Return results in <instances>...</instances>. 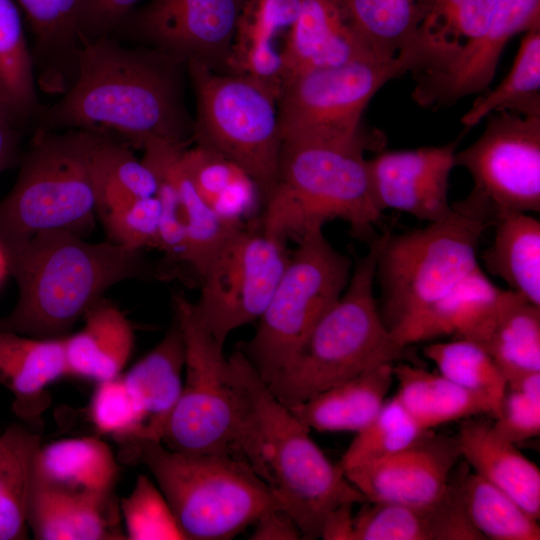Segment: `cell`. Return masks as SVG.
Wrapping results in <instances>:
<instances>
[{"label": "cell", "instance_id": "7c38bea8", "mask_svg": "<svg viewBox=\"0 0 540 540\" xmlns=\"http://www.w3.org/2000/svg\"><path fill=\"white\" fill-rule=\"evenodd\" d=\"M407 72L400 58L365 59L290 75L277 100L282 144L365 143L363 112L389 80Z\"/></svg>", "mask_w": 540, "mask_h": 540}, {"label": "cell", "instance_id": "7bdbcfd3", "mask_svg": "<svg viewBox=\"0 0 540 540\" xmlns=\"http://www.w3.org/2000/svg\"><path fill=\"white\" fill-rule=\"evenodd\" d=\"M89 412L100 433L110 435L122 444L144 438V413L122 375L97 384Z\"/></svg>", "mask_w": 540, "mask_h": 540}, {"label": "cell", "instance_id": "4fadbf2b", "mask_svg": "<svg viewBox=\"0 0 540 540\" xmlns=\"http://www.w3.org/2000/svg\"><path fill=\"white\" fill-rule=\"evenodd\" d=\"M286 243L260 221L229 233L198 276L195 311L221 345L231 332L260 318L288 263Z\"/></svg>", "mask_w": 540, "mask_h": 540}, {"label": "cell", "instance_id": "6da1fadb", "mask_svg": "<svg viewBox=\"0 0 540 540\" xmlns=\"http://www.w3.org/2000/svg\"><path fill=\"white\" fill-rule=\"evenodd\" d=\"M187 65L153 47L113 36L85 41L62 98L40 109L39 126L112 135L133 148L155 140L188 146L193 117L185 102Z\"/></svg>", "mask_w": 540, "mask_h": 540}, {"label": "cell", "instance_id": "e575fe53", "mask_svg": "<svg viewBox=\"0 0 540 540\" xmlns=\"http://www.w3.org/2000/svg\"><path fill=\"white\" fill-rule=\"evenodd\" d=\"M0 444V540L28 538V505L34 460L41 445L36 432L11 424Z\"/></svg>", "mask_w": 540, "mask_h": 540}, {"label": "cell", "instance_id": "2e32d148", "mask_svg": "<svg viewBox=\"0 0 540 540\" xmlns=\"http://www.w3.org/2000/svg\"><path fill=\"white\" fill-rule=\"evenodd\" d=\"M540 28V0H500L483 35L441 64L414 73L413 97L425 107L448 105L482 92L492 81L501 53L516 34Z\"/></svg>", "mask_w": 540, "mask_h": 540}, {"label": "cell", "instance_id": "d590c367", "mask_svg": "<svg viewBox=\"0 0 540 540\" xmlns=\"http://www.w3.org/2000/svg\"><path fill=\"white\" fill-rule=\"evenodd\" d=\"M35 62L15 0H0V104L21 124L37 117Z\"/></svg>", "mask_w": 540, "mask_h": 540}, {"label": "cell", "instance_id": "4316f807", "mask_svg": "<svg viewBox=\"0 0 540 540\" xmlns=\"http://www.w3.org/2000/svg\"><path fill=\"white\" fill-rule=\"evenodd\" d=\"M33 474L57 490L110 497L118 476V464L110 447L99 438H68L40 445Z\"/></svg>", "mask_w": 540, "mask_h": 540}, {"label": "cell", "instance_id": "8fae6325", "mask_svg": "<svg viewBox=\"0 0 540 540\" xmlns=\"http://www.w3.org/2000/svg\"><path fill=\"white\" fill-rule=\"evenodd\" d=\"M296 243L255 334L239 348L265 384L340 298L353 269V262L333 247L323 228L308 231Z\"/></svg>", "mask_w": 540, "mask_h": 540}, {"label": "cell", "instance_id": "603a6c76", "mask_svg": "<svg viewBox=\"0 0 540 540\" xmlns=\"http://www.w3.org/2000/svg\"><path fill=\"white\" fill-rule=\"evenodd\" d=\"M63 376V337L40 339L0 330V384L12 393L18 418L35 422L50 403L47 386Z\"/></svg>", "mask_w": 540, "mask_h": 540}, {"label": "cell", "instance_id": "7dc6e473", "mask_svg": "<svg viewBox=\"0 0 540 540\" xmlns=\"http://www.w3.org/2000/svg\"><path fill=\"white\" fill-rule=\"evenodd\" d=\"M130 148L120 139L104 134L98 149L100 175L120 184L137 198L155 196L156 174L143 160H138Z\"/></svg>", "mask_w": 540, "mask_h": 540}, {"label": "cell", "instance_id": "bcb514c9", "mask_svg": "<svg viewBox=\"0 0 540 540\" xmlns=\"http://www.w3.org/2000/svg\"><path fill=\"white\" fill-rule=\"evenodd\" d=\"M161 206L155 196L137 198L101 218L108 241L142 251L159 248Z\"/></svg>", "mask_w": 540, "mask_h": 540}, {"label": "cell", "instance_id": "f907efd6", "mask_svg": "<svg viewBox=\"0 0 540 540\" xmlns=\"http://www.w3.org/2000/svg\"><path fill=\"white\" fill-rule=\"evenodd\" d=\"M255 529L249 539L253 540H298L301 531L291 515L281 507L268 510L254 523Z\"/></svg>", "mask_w": 540, "mask_h": 540}, {"label": "cell", "instance_id": "816d5d0a", "mask_svg": "<svg viewBox=\"0 0 540 540\" xmlns=\"http://www.w3.org/2000/svg\"><path fill=\"white\" fill-rule=\"evenodd\" d=\"M20 143L18 124L0 104V173L15 163Z\"/></svg>", "mask_w": 540, "mask_h": 540}, {"label": "cell", "instance_id": "3957f363", "mask_svg": "<svg viewBox=\"0 0 540 540\" xmlns=\"http://www.w3.org/2000/svg\"><path fill=\"white\" fill-rule=\"evenodd\" d=\"M386 231L353 264L346 289L319 318L286 365L267 383L287 408L376 366L407 357L385 325L374 294Z\"/></svg>", "mask_w": 540, "mask_h": 540}, {"label": "cell", "instance_id": "ac0fdd59", "mask_svg": "<svg viewBox=\"0 0 540 540\" xmlns=\"http://www.w3.org/2000/svg\"><path fill=\"white\" fill-rule=\"evenodd\" d=\"M458 140L442 146L384 151L367 160L379 209L396 210L427 223L452 210L449 179Z\"/></svg>", "mask_w": 540, "mask_h": 540}, {"label": "cell", "instance_id": "ab89813d", "mask_svg": "<svg viewBox=\"0 0 540 540\" xmlns=\"http://www.w3.org/2000/svg\"><path fill=\"white\" fill-rule=\"evenodd\" d=\"M423 353L435 364L439 374L484 398L493 408V418L498 416L507 380L481 345L468 339L453 338L429 344Z\"/></svg>", "mask_w": 540, "mask_h": 540}, {"label": "cell", "instance_id": "52a82bcc", "mask_svg": "<svg viewBox=\"0 0 540 540\" xmlns=\"http://www.w3.org/2000/svg\"><path fill=\"white\" fill-rule=\"evenodd\" d=\"M249 401L260 447L262 474L301 531L321 538L329 516L364 495L316 445L305 427L268 389L240 349L228 358Z\"/></svg>", "mask_w": 540, "mask_h": 540}, {"label": "cell", "instance_id": "d6986e66", "mask_svg": "<svg viewBox=\"0 0 540 540\" xmlns=\"http://www.w3.org/2000/svg\"><path fill=\"white\" fill-rule=\"evenodd\" d=\"M510 293L478 266L435 302L392 328L391 335L403 348L443 336L476 342Z\"/></svg>", "mask_w": 540, "mask_h": 540}, {"label": "cell", "instance_id": "f5cc1de1", "mask_svg": "<svg viewBox=\"0 0 540 540\" xmlns=\"http://www.w3.org/2000/svg\"><path fill=\"white\" fill-rule=\"evenodd\" d=\"M464 1L465 0H433L432 8L422 23L416 40L436 34Z\"/></svg>", "mask_w": 540, "mask_h": 540}, {"label": "cell", "instance_id": "db71d44e", "mask_svg": "<svg viewBox=\"0 0 540 540\" xmlns=\"http://www.w3.org/2000/svg\"><path fill=\"white\" fill-rule=\"evenodd\" d=\"M353 504H346L334 511L326 520L321 538L325 540H352Z\"/></svg>", "mask_w": 540, "mask_h": 540}, {"label": "cell", "instance_id": "7a4b0ae2", "mask_svg": "<svg viewBox=\"0 0 540 540\" xmlns=\"http://www.w3.org/2000/svg\"><path fill=\"white\" fill-rule=\"evenodd\" d=\"M0 250L18 287L17 302L0 318V330L33 338L69 335L87 308L120 282L167 278L140 250L108 240L89 242L67 230L42 231Z\"/></svg>", "mask_w": 540, "mask_h": 540}, {"label": "cell", "instance_id": "4dcf8cb0", "mask_svg": "<svg viewBox=\"0 0 540 540\" xmlns=\"http://www.w3.org/2000/svg\"><path fill=\"white\" fill-rule=\"evenodd\" d=\"M393 371L398 382L395 396L426 431L482 414L494 416L488 401L439 373L409 363L393 366Z\"/></svg>", "mask_w": 540, "mask_h": 540}, {"label": "cell", "instance_id": "5b68a950", "mask_svg": "<svg viewBox=\"0 0 540 540\" xmlns=\"http://www.w3.org/2000/svg\"><path fill=\"white\" fill-rule=\"evenodd\" d=\"M172 305L185 345V373L161 442L178 452L230 456L261 474L251 407L223 346L183 293L173 294Z\"/></svg>", "mask_w": 540, "mask_h": 540}, {"label": "cell", "instance_id": "cb8c5ba5", "mask_svg": "<svg viewBox=\"0 0 540 540\" xmlns=\"http://www.w3.org/2000/svg\"><path fill=\"white\" fill-rule=\"evenodd\" d=\"M82 318L84 327L63 337L66 376L97 383L120 376L133 350L131 323L104 296L93 302Z\"/></svg>", "mask_w": 540, "mask_h": 540}, {"label": "cell", "instance_id": "c3c4849f", "mask_svg": "<svg viewBox=\"0 0 540 540\" xmlns=\"http://www.w3.org/2000/svg\"><path fill=\"white\" fill-rule=\"evenodd\" d=\"M155 174L158 179L156 197L161 206L158 249L165 254L164 261L167 263H184L187 235L180 197L175 184L168 177Z\"/></svg>", "mask_w": 540, "mask_h": 540}, {"label": "cell", "instance_id": "f35d334b", "mask_svg": "<svg viewBox=\"0 0 540 540\" xmlns=\"http://www.w3.org/2000/svg\"><path fill=\"white\" fill-rule=\"evenodd\" d=\"M462 494L467 514L484 539H540L538 520L470 467L463 480Z\"/></svg>", "mask_w": 540, "mask_h": 540}, {"label": "cell", "instance_id": "ffe728a7", "mask_svg": "<svg viewBox=\"0 0 540 540\" xmlns=\"http://www.w3.org/2000/svg\"><path fill=\"white\" fill-rule=\"evenodd\" d=\"M284 43L281 53L286 78L311 69L377 59L343 0H302L298 19Z\"/></svg>", "mask_w": 540, "mask_h": 540}, {"label": "cell", "instance_id": "277c9868", "mask_svg": "<svg viewBox=\"0 0 540 540\" xmlns=\"http://www.w3.org/2000/svg\"><path fill=\"white\" fill-rule=\"evenodd\" d=\"M365 143L282 144L277 182L263 202L262 228L298 241L328 221L346 222L352 235L371 243L383 212L372 190Z\"/></svg>", "mask_w": 540, "mask_h": 540}, {"label": "cell", "instance_id": "ee69618b", "mask_svg": "<svg viewBox=\"0 0 540 540\" xmlns=\"http://www.w3.org/2000/svg\"><path fill=\"white\" fill-rule=\"evenodd\" d=\"M491 426L498 436L516 445L540 434V372L507 381Z\"/></svg>", "mask_w": 540, "mask_h": 540}, {"label": "cell", "instance_id": "8d00e7d4", "mask_svg": "<svg viewBox=\"0 0 540 540\" xmlns=\"http://www.w3.org/2000/svg\"><path fill=\"white\" fill-rule=\"evenodd\" d=\"M502 111L540 117V28L525 32L508 74L473 102L461 122L473 127L489 114Z\"/></svg>", "mask_w": 540, "mask_h": 540}, {"label": "cell", "instance_id": "60d3db41", "mask_svg": "<svg viewBox=\"0 0 540 540\" xmlns=\"http://www.w3.org/2000/svg\"><path fill=\"white\" fill-rule=\"evenodd\" d=\"M427 432L394 396L385 401L365 428L357 432L338 464L345 471L386 458L410 446Z\"/></svg>", "mask_w": 540, "mask_h": 540}, {"label": "cell", "instance_id": "8992f818", "mask_svg": "<svg viewBox=\"0 0 540 540\" xmlns=\"http://www.w3.org/2000/svg\"><path fill=\"white\" fill-rule=\"evenodd\" d=\"M105 133L38 127L24 153L18 178L0 200V249L46 230L82 237L95 227L98 148Z\"/></svg>", "mask_w": 540, "mask_h": 540}, {"label": "cell", "instance_id": "f1b7e54d", "mask_svg": "<svg viewBox=\"0 0 540 540\" xmlns=\"http://www.w3.org/2000/svg\"><path fill=\"white\" fill-rule=\"evenodd\" d=\"M185 148L183 145L155 140L144 146L142 160L155 173L168 177L177 188L187 235L183 264L193 270L198 278L229 233L239 226L223 223L200 198L180 162Z\"/></svg>", "mask_w": 540, "mask_h": 540}, {"label": "cell", "instance_id": "484cf974", "mask_svg": "<svg viewBox=\"0 0 540 540\" xmlns=\"http://www.w3.org/2000/svg\"><path fill=\"white\" fill-rule=\"evenodd\" d=\"M185 345L175 318L162 340L122 378L145 416L142 439L161 441L183 386Z\"/></svg>", "mask_w": 540, "mask_h": 540}, {"label": "cell", "instance_id": "83f0119b", "mask_svg": "<svg viewBox=\"0 0 540 540\" xmlns=\"http://www.w3.org/2000/svg\"><path fill=\"white\" fill-rule=\"evenodd\" d=\"M25 13L38 59L42 88L65 91L82 46L79 14L83 0H15Z\"/></svg>", "mask_w": 540, "mask_h": 540}, {"label": "cell", "instance_id": "44dd1931", "mask_svg": "<svg viewBox=\"0 0 540 540\" xmlns=\"http://www.w3.org/2000/svg\"><path fill=\"white\" fill-rule=\"evenodd\" d=\"M119 521V504L113 496L94 497L57 490L33 474L27 522L34 539H126Z\"/></svg>", "mask_w": 540, "mask_h": 540}, {"label": "cell", "instance_id": "74e56055", "mask_svg": "<svg viewBox=\"0 0 540 540\" xmlns=\"http://www.w3.org/2000/svg\"><path fill=\"white\" fill-rule=\"evenodd\" d=\"M352 540H449L447 511L440 499L428 506L369 502L354 516Z\"/></svg>", "mask_w": 540, "mask_h": 540}, {"label": "cell", "instance_id": "f6af8a7d", "mask_svg": "<svg viewBox=\"0 0 540 540\" xmlns=\"http://www.w3.org/2000/svg\"><path fill=\"white\" fill-rule=\"evenodd\" d=\"M301 6L302 0H246L232 52L252 45L276 46L298 19Z\"/></svg>", "mask_w": 540, "mask_h": 540}, {"label": "cell", "instance_id": "ba28073f", "mask_svg": "<svg viewBox=\"0 0 540 540\" xmlns=\"http://www.w3.org/2000/svg\"><path fill=\"white\" fill-rule=\"evenodd\" d=\"M124 445L155 478L186 540L231 539L281 507L267 483L241 460L178 452L151 439Z\"/></svg>", "mask_w": 540, "mask_h": 540}, {"label": "cell", "instance_id": "b9f144b4", "mask_svg": "<svg viewBox=\"0 0 540 540\" xmlns=\"http://www.w3.org/2000/svg\"><path fill=\"white\" fill-rule=\"evenodd\" d=\"M119 510L126 539L186 540L164 494L146 475L137 477Z\"/></svg>", "mask_w": 540, "mask_h": 540}, {"label": "cell", "instance_id": "681fc988", "mask_svg": "<svg viewBox=\"0 0 540 540\" xmlns=\"http://www.w3.org/2000/svg\"><path fill=\"white\" fill-rule=\"evenodd\" d=\"M138 0H83L79 14L82 43L112 36Z\"/></svg>", "mask_w": 540, "mask_h": 540}, {"label": "cell", "instance_id": "7402d4cb", "mask_svg": "<svg viewBox=\"0 0 540 540\" xmlns=\"http://www.w3.org/2000/svg\"><path fill=\"white\" fill-rule=\"evenodd\" d=\"M461 457L471 470L514 499L529 515L540 517V470L516 444L498 436L491 423L470 417L456 434Z\"/></svg>", "mask_w": 540, "mask_h": 540}, {"label": "cell", "instance_id": "e0dca14e", "mask_svg": "<svg viewBox=\"0 0 540 540\" xmlns=\"http://www.w3.org/2000/svg\"><path fill=\"white\" fill-rule=\"evenodd\" d=\"M460 458L457 436L428 431L405 449L344 473L367 502L428 506L443 495Z\"/></svg>", "mask_w": 540, "mask_h": 540}, {"label": "cell", "instance_id": "9a60e30c", "mask_svg": "<svg viewBox=\"0 0 540 540\" xmlns=\"http://www.w3.org/2000/svg\"><path fill=\"white\" fill-rule=\"evenodd\" d=\"M245 1L151 0L133 9L116 32L186 65L197 63L231 73L232 47Z\"/></svg>", "mask_w": 540, "mask_h": 540}, {"label": "cell", "instance_id": "f546056e", "mask_svg": "<svg viewBox=\"0 0 540 540\" xmlns=\"http://www.w3.org/2000/svg\"><path fill=\"white\" fill-rule=\"evenodd\" d=\"M493 226V240L482 254L486 269L540 306V221L531 213H509Z\"/></svg>", "mask_w": 540, "mask_h": 540}, {"label": "cell", "instance_id": "1f68e13d", "mask_svg": "<svg viewBox=\"0 0 540 540\" xmlns=\"http://www.w3.org/2000/svg\"><path fill=\"white\" fill-rule=\"evenodd\" d=\"M180 162L200 198L229 226L244 224L262 199L244 170L212 150L199 145L185 148Z\"/></svg>", "mask_w": 540, "mask_h": 540}, {"label": "cell", "instance_id": "5bb4252c", "mask_svg": "<svg viewBox=\"0 0 540 540\" xmlns=\"http://www.w3.org/2000/svg\"><path fill=\"white\" fill-rule=\"evenodd\" d=\"M473 188L460 202L492 225L509 213L540 212V117L502 111L489 114L483 133L456 151Z\"/></svg>", "mask_w": 540, "mask_h": 540}, {"label": "cell", "instance_id": "9c48e42d", "mask_svg": "<svg viewBox=\"0 0 540 540\" xmlns=\"http://www.w3.org/2000/svg\"><path fill=\"white\" fill-rule=\"evenodd\" d=\"M492 224L459 201L444 218L401 234L386 232L375 280L389 330L447 293L479 266L478 247Z\"/></svg>", "mask_w": 540, "mask_h": 540}, {"label": "cell", "instance_id": "836d02e7", "mask_svg": "<svg viewBox=\"0 0 540 540\" xmlns=\"http://www.w3.org/2000/svg\"><path fill=\"white\" fill-rule=\"evenodd\" d=\"M353 23L379 60L404 57L433 0H343Z\"/></svg>", "mask_w": 540, "mask_h": 540}, {"label": "cell", "instance_id": "11a10c76", "mask_svg": "<svg viewBox=\"0 0 540 540\" xmlns=\"http://www.w3.org/2000/svg\"><path fill=\"white\" fill-rule=\"evenodd\" d=\"M1 441H2V437H1V434H0V444H1Z\"/></svg>", "mask_w": 540, "mask_h": 540}, {"label": "cell", "instance_id": "d4e9b609", "mask_svg": "<svg viewBox=\"0 0 540 540\" xmlns=\"http://www.w3.org/2000/svg\"><path fill=\"white\" fill-rule=\"evenodd\" d=\"M393 380V363H385L288 409L309 430L357 433L380 411Z\"/></svg>", "mask_w": 540, "mask_h": 540}, {"label": "cell", "instance_id": "d6a6232c", "mask_svg": "<svg viewBox=\"0 0 540 540\" xmlns=\"http://www.w3.org/2000/svg\"><path fill=\"white\" fill-rule=\"evenodd\" d=\"M476 343L507 381L540 372V306L512 291Z\"/></svg>", "mask_w": 540, "mask_h": 540}, {"label": "cell", "instance_id": "30bf717a", "mask_svg": "<svg viewBox=\"0 0 540 540\" xmlns=\"http://www.w3.org/2000/svg\"><path fill=\"white\" fill-rule=\"evenodd\" d=\"M187 76L196 98L192 140L244 170L264 202L278 177L279 94L248 75L218 73L197 63L187 64Z\"/></svg>", "mask_w": 540, "mask_h": 540}]
</instances>
